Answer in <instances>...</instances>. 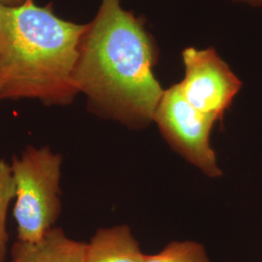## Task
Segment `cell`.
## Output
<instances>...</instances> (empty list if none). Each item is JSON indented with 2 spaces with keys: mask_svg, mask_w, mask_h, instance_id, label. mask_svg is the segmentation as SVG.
Segmentation results:
<instances>
[{
  "mask_svg": "<svg viewBox=\"0 0 262 262\" xmlns=\"http://www.w3.org/2000/svg\"><path fill=\"white\" fill-rule=\"evenodd\" d=\"M26 0H0V5L9 6V7H15L23 4Z\"/></svg>",
  "mask_w": 262,
  "mask_h": 262,
  "instance_id": "cell-11",
  "label": "cell"
},
{
  "mask_svg": "<svg viewBox=\"0 0 262 262\" xmlns=\"http://www.w3.org/2000/svg\"><path fill=\"white\" fill-rule=\"evenodd\" d=\"M86 243L69 238L54 227L37 242L18 241L12 248L13 262H85Z\"/></svg>",
  "mask_w": 262,
  "mask_h": 262,
  "instance_id": "cell-6",
  "label": "cell"
},
{
  "mask_svg": "<svg viewBox=\"0 0 262 262\" xmlns=\"http://www.w3.org/2000/svg\"><path fill=\"white\" fill-rule=\"evenodd\" d=\"M232 2L243 4L246 6L255 8V9L262 10V0H231Z\"/></svg>",
  "mask_w": 262,
  "mask_h": 262,
  "instance_id": "cell-10",
  "label": "cell"
},
{
  "mask_svg": "<svg viewBox=\"0 0 262 262\" xmlns=\"http://www.w3.org/2000/svg\"><path fill=\"white\" fill-rule=\"evenodd\" d=\"M16 187L14 217L20 242L42 239L60 214L62 157L49 147L29 146L12 159Z\"/></svg>",
  "mask_w": 262,
  "mask_h": 262,
  "instance_id": "cell-3",
  "label": "cell"
},
{
  "mask_svg": "<svg viewBox=\"0 0 262 262\" xmlns=\"http://www.w3.org/2000/svg\"><path fill=\"white\" fill-rule=\"evenodd\" d=\"M88 24L26 0L0 5V102L35 99L64 106L79 94L75 70Z\"/></svg>",
  "mask_w": 262,
  "mask_h": 262,
  "instance_id": "cell-2",
  "label": "cell"
},
{
  "mask_svg": "<svg viewBox=\"0 0 262 262\" xmlns=\"http://www.w3.org/2000/svg\"><path fill=\"white\" fill-rule=\"evenodd\" d=\"M15 197L16 187L11 164L0 159V262L5 260L7 253V215L10 204Z\"/></svg>",
  "mask_w": 262,
  "mask_h": 262,
  "instance_id": "cell-9",
  "label": "cell"
},
{
  "mask_svg": "<svg viewBox=\"0 0 262 262\" xmlns=\"http://www.w3.org/2000/svg\"><path fill=\"white\" fill-rule=\"evenodd\" d=\"M145 258L128 225L99 228L86 243L85 262H145Z\"/></svg>",
  "mask_w": 262,
  "mask_h": 262,
  "instance_id": "cell-7",
  "label": "cell"
},
{
  "mask_svg": "<svg viewBox=\"0 0 262 262\" xmlns=\"http://www.w3.org/2000/svg\"><path fill=\"white\" fill-rule=\"evenodd\" d=\"M145 262H211L206 249L196 241H173L160 252L146 254Z\"/></svg>",
  "mask_w": 262,
  "mask_h": 262,
  "instance_id": "cell-8",
  "label": "cell"
},
{
  "mask_svg": "<svg viewBox=\"0 0 262 262\" xmlns=\"http://www.w3.org/2000/svg\"><path fill=\"white\" fill-rule=\"evenodd\" d=\"M182 59L181 93L199 112L215 122L222 121L243 88L242 81L214 48H185Z\"/></svg>",
  "mask_w": 262,
  "mask_h": 262,
  "instance_id": "cell-5",
  "label": "cell"
},
{
  "mask_svg": "<svg viewBox=\"0 0 262 262\" xmlns=\"http://www.w3.org/2000/svg\"><path fill=\"white\" fill-rule=\"evenodd\" d=\"M159 51L121 0H102L80 45L75 84L90 108L131 129L154 122L164 90L154 74Z\"/></svg>",
  "mask_w": 262,
  "mask_h": 262,
  "instance_id": "cell-1",
  "label": "cell"
},
{
  "mask_svg": "<svg viewBox=\"0 0 262 262\" xmlns=\"http://www.w3.org/2000/svg\"><path fill=\"white\" fill-rule=\"evenodd\" d=\"M154 122L169 146L188 163L210 178L223 175L211 144L215 122L187 102L178 84L164 90Z\"/></svg>",
  "mask_w": 262,
  "mask_h": 262,
  "instance_id": "cell-4",
  "label": "cell"
},
{
  "mask_svg": "<svg viewBox=\"0 0 262 262\" xmlns=\"http://www.w3.org/2000/svg\"><path fill=\"white\" fill-rule=\"evenodd\" d=\"M12 262H13V261H12Z\"/></svg>",
  "mask_w": 262,
  "mask_h": 262,
  "instance_id": "cell-12",
  "label": "cell"
}]
</instances>
